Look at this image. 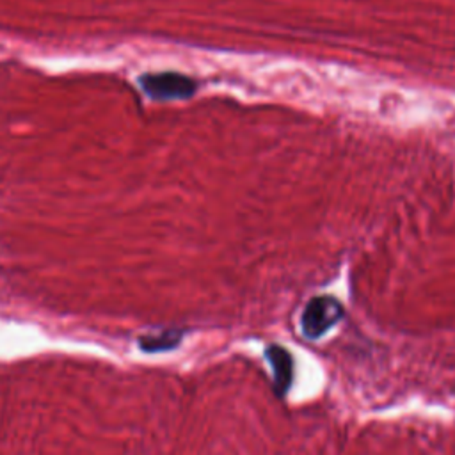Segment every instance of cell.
<instances>
[{
  "label": "cell",
  "mask_w": 455,
  "mask_h": 455,
  "mask_svg": "<svg viewBox=\"0 0 455 455\" xmlns=\"http://www.w3.org/2000/svg\"><path fill=\"white\" fill-rule=\"evenodd\" d=\"M140 85L149 98L155 100H181L196 91V82L180 73H149L140 76Z\"/></svg>",
  "instance_id": "2"
},
{
  "label": "cell",
  "mask_w": 455,
  "mask_h": 455,
  "mask_svg": "<svg viewBox=\"0 0 455 455\" xmlns=\"http://www.w3.org/2000/svg\"><path fill=\"white\" fill-rule=\"evenodd\" d=\"M345 316L343 304L332 295H316L309 299L302 315L300 329L307 339H318Z\"/></svg>",
  "instance_id": "1"
},
{
  "label": "cell",
  "mask_w": 455,
  "mask_h": 455,
  "mask_svg": "<svg viewBox=\"0 0 455 455\" xmlns=\"http://www.w3.org/2000/svg\"><path fill=\"white\" fill-rule=\"evenodd\" d=\"M265 357L272 368L274 393L283 398L293 382V357L284 347L274 343L265 347Z\"/></svg>",
  "instance_id": "3"
},
{
  "label": "cell",
  "mask_w": 455,
  "mask_h": 455,
  "mask_svg": "<svg viewBox=\"0 0 455 455\" xmlns=\"http://www.w3.org/2000/svg\"><path fill=\"white\" fill-rule=\"evenodd\" d=\"M181 338H183L181 331L167 329L158 334H146V336L139 338V345L146 352H164V350H171V348L178 347Z\"/></svg>",
  "instance_id": "4"
}]
</instances>
